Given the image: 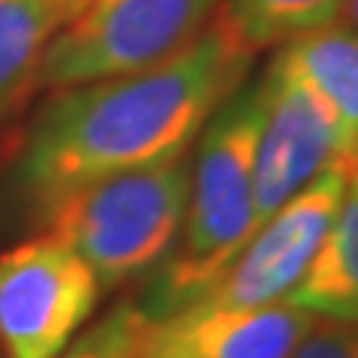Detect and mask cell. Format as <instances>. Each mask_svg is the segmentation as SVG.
Listing matches in <instances>:
<instances>
[{
  "label": "cell",
  "mask_w": 358,
  "mask_h": 358,
  "mask_svg": "<svg viewBox=\"0 0 358 358\" xmlns=\"http://www.w3.org/2000/svg\"><path fill=\"white\" fill-rule=\"evenodd\" d=\"M254 51L221 15L143 72L66 87L39 110L18 176L45 212L96 179L182 159L209 117L245 84Z\"/></svg>",
  "instance_id": "1"
},
{
  "label": "cell",
  "mask_w": 358,
  "mask_h": 358,
  "mask_svg": "<svg viewBox=\"0 0 358 358\" xmlns=\"http://www.w3.org/2000/svg\"><path fill=\"white\" fill-rule=\"evenodd\" d=\"M266 120L263 81L242 84L203 126L188 182L182 242L164 266L150 317L192 305L254 236V159Z\"/></svg>",
  "instance_id": "2"
},
{
  "label": "cell",
  "mask_w": 358,
  "mask_h": 358,
  "mask_svg": "<svg viewBox=\"0 0 358 358\" xmlns=\"http://www.w3.org/2000/svg\"><path fill=\"white\" fill-rule=\"evenodd\" d=\"M192 167L182 159L114 173L63 194L45 209L48 236L75 251L99 287L147 272L182 230Z\"/></svg>",
  "instance_id": "3"
},
{
  "label": "cell",
  "mask_w": 358,
  "mask_h": 358,
  "mask_svg": "<svg viewBox=\"0 0 358 358\" xmlns=\"http://www.w3.org/2000/svg\"><path fill=\"white\" fill-rule=\"evenodd\" d=\"M218 0H90L54 33L39 81L66 90L143 72L194 42Z\"/></svg>",
  "instance_id": "4"
},
{
  "label": "cell",
  "mask_w": 358,
  "mask_h": 358,
  "mask_svg": "<svg viewBox=\"0 0 358 358\" xmlns=\"http://www.w3.org/2000/svg\"><path fill=\"white\" fill-rule=\"evenodd\" d=\"M90 266L54 236L0 254V346L6 358H57L99 301Z\"/></svg>",
  "instance_id": "5"
},
{
  "label": "cell",
  "mask_w": 358,
  "mask_h": 358,
  "mask_svg": "<svg viewBox=\"0 0 358 358\" xmlns=\"http://www.w3.org/2000/svg\"><path fill=\"white\" fill-rule=\"evenodd\" d=\"M346 192V176L326 167L268 218L227 268L192 305L203 308H266L284 301L299 284L326 236Z\"/></svg>",
  "instance_id": "6"
},
{
  "label": "cell",
  "mask_w": 358,
  "mask_h": 358,
  "mask_svg": "<svg viewBox=\"0 0 358 358\" xmlns=\"http://www.w3.org/2000/svg\"><path fill=\"white\" fill-rule=\"evenodd\" d=\"M266 120L254 159V233L334 164L338 126L329 105L299 75L272 60L260 78Z\"/></svg>",
  "instance_id": "7"
},
{
  "label": "cell",
  "mask_w": 358,
  "mask_h": 358,
  "mask_svg": "<svg viewBox=\"0 0 358 358\" xmlns=\"http://www.w3.org/2000/svg\"><path fill=\"white\" fill-rule=\"evenodd\" d=\"M317 317L284 301L266 308L185 305L150 317L141 358H289Z\"/></svg>",
  "instance_id": "8"
},
{
  "label": "cell",
  "mask_w": 358,
  "mask_h": 358,
  "mask_svg": "<svg viewBox=\"0 0 358 358\" xmlns=\"http://www.w3.org/2000/svg\"><path fill=\"white\" fill-rule=\"evenodd\" d=\"M275 60L329 105L338 126V152L331 167L346 176L358 159V30L331 24L308 33L287 42Z\"/></svg>",
  "instance_id": "9"
},
{
  "label": "cell",
  "mask_w": 358,
  "mask_h": 358,
  "mask_svg": "<svg viewBox=\"0 0 358 358\" xmlns=\"http://www.w3.org/2000/svg\"><path fill=\"white\" fill-rule=\"evenodd\" d=\"M284 305L341 326H358V188L346 182L341 206Z\"/></svg>",
  "instance_id": "10"
},
{
  "label": "cell",
  "mask_w": 358,
  "mask_h": 358,
  "mask_svg": "<svg viewBox=\"0 0 358 358\" xmlns=\"http://www.w3.org/2000/svg\"><path fill=\"white\" fill-rule=\"evenodd\" d=\"M343 9L346 0H227L221 15L245 48L257 51L341 24Z\"/></svg>",
  "instance_id": "11"
},
{
  "label": "cell",
  "mask_w": 358,
  "mask_h": 358,
  "mask_svg": "<svg viewBox=\"0 0 358 358\" xmlns=\"http://www.w3.org/2000/svg\"><path fill=\"white\" fill-rule=\"evenodd\" d=\"M57 30L60 18L48 0H0V105L39 69Z\"/></svg>",
  "instance_id": "12"
},
{
  "label": "cell",
  "mask_w": 358,
  "mask_h": 358,
  "mask_svg": "<svg viewBox=\"0 0 358 358\" xmlns=\"http://www.w3.org/2000/svg\"><path fill=\"white\" fill-rule=\"evenodd\" d=\"M150 326V313L120 305L81 341L66 346L57 358H141V343Z\"/></svg>",
  "instance_id": "13"
},
{
  "label": "cell",
  "mask_w": 358,
  "mask_h": 358,
  "mask_svg": "<svg viewBox=\"0 0 358 358\" xmlns=\"http://www.w3.org/2000/svg\"><path fill=\"white\" fill-rule=\"evenodd\" d=\"M289 358H358V326H313Z\"/></svg>",
  "instance_id": "14"
},
{
  "label": "cell",
  "mask_w": 358,
  "mask_h": 358,
  "mask_svg": "<svg viewBox=\"0 0 358 358\" xmlns=\"http://www.w3.org/2000/svg\"><path fill=\"white\" fill-rule=\"evenodd\" d=\"M48 3L54 6V13H57V18H60V27H63L66 21H72L78 13H81L90 0H48Z\"/></svg>",
  "instance_id": "15"
},
{
  "label": "cell",
  "mask_w": 358,
  "mask_h": 358,
  "mask_svg": "<svg viewBox=\"0 0 358 358\" xmlns=\"http://www.w3.org/2000/svg\"><path fill=\"white\" fill-rule=\"evenodd\" d=\"M343 24H350V27H355V30H358V0H346Z\"/></svg>",
  "instance_id": "16"
},
{
  "label": "cell",
  "mask_w": 358,
  "mask_h": 358,
  "mask_svg": "<svg viewBox=\"0 0 358 358\" xmlns=\"http://www.w3.org/2000/svg\"><path fill=\"white\" fill-rule=\"evenodd\" d=\"M346 182L358 188V159L352 162V167H350V171H346Z\"/></svg>",
  "instance_id": "17"
}]
</instances>
